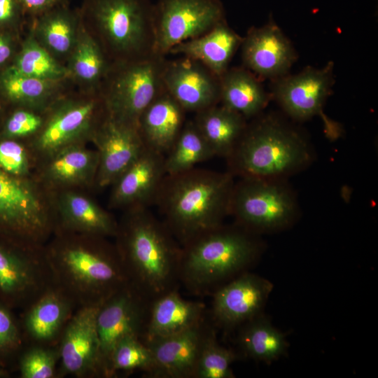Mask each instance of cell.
I'll list each match as a JSON object with an SVG mask.
<instances>
[{"label":"cell","mask_w":378,"mask_h":378,"mask_svg":"<svg viewBox=\"0 0 378 378\" xmlns=\"http://www.w3.org/2000/svg\"><path fill=\"white\" fill-rule=\"evenodd\" d=\"M115 237L131 287L150 301L177 288L181 246L148 207L128 209Z\"/></svg>","instance_id":"cell-1"},{"label":"cell","mask_w":378,"mask_h":378,"mask_svg":"<svg viewBox=\"0 0 378 378\" xmlns=\"http://www.w3.org/2000/svg\"><path fill=\"white\" fill-rule=\"evenodd\" d=\"M63 230L45 252L55 285L77 309L99 306L127 284L115 245L104 237Z\"/></svg>","instance_id":"cell-2"},{"label":"cell","mask_w":378,"mask_h":378,"mask_svg":"<svg viewBox=\"0 0 378 378\" xmlns=\"http://www.w3.org/2000/svg\"><path fill=\"white\" fill-rule=\"evenodd\" d=\"M234 177L196 167L165 176L153 204L181 246L223 224L230 215Z\"/></svg>","instance_id":"cell-3"},{"label":"cell","mask_w":378,"mask_h":378,"mask_svg":"<svg viewBox=\"0 0 378 378\" xmlns=\"http://www.w3.org/2000/svg\"><path fill=\"white\" fill-rule=\"evenodd\" d=\"M226 160L234 176L286 179L308 167L314 151L302 133L268 115L247 124Z\"/></svg>","instance_id":"cell-4"},{"label":"cell","mask_w":378,"mask_h":378,"mask_svg":"<svg viewBox=\"0 0 378 378\" xmlns=\"http://www.w3.org/2000/svg\"><path fill=\"white\" fill-rule=\"evenodd\" d=\"M251 233L223 224L181 246L179 283L193 295L212 294L256 257L259 246Z\"/></svg>","instance_id":"cell-5"},{"label":"cell","mask_w":378,"mask_h":378,"mask_svg":"<svg viewBox=\"0 0 378 378\" xmlns=\"http://www.w3.org/2000/svg\"><path fill=\"white\" fill-rule=\"evenodd\" d=\"M85 12L117 63L154 54V4L150 0H88Z\"/></svg>","instance_id":"cell-6"},{"label":"cell","mask_w":378,"mask_h":378,"mask_svg":"<svg viewBox=\"0 0 378 378\" xmlns=\"http://www.w3.org/2000/svg\"><path fill=\"white\" fill-rule=\"evenodd\" d=\"M298 211L297 197L286 179L245 177L234 183L230 215L252 232L284 228Z\"/></svg>","instance_id":"cell-7"},{"label":"cell","mask_w":378,"mask_h":378,"mask_svg":"<svg viewBox=\"0 0 378 378\" xmlns=\"http://www.w3.org/2000/svg\"><path fill=\"white\" fill-rule=\"evenodd\" d=\"M165 57L155 54L116 63L104 97L107 114L138 128L140 117L164 90L162 71Z\"/></svg>","instance_id":"cell-8"},{"label":"cell","mask_w":378,"mask_h":378,"mask_svg":"<svg viewBox=\"0 0 378 378\" xmlns=\"http://www.w3.org/2000/svg\"><path fill=\"white\" fill-rule=\"evenodd\" d=\"M54 281L45 248L0 237V303L24 310Z\"/></svg>","instance_id":"cell-9"},{"label":"cell","mask_w":378,"mask_h":378,"mask_svg":"<svg viewBox=\"0 0 378 378\" xmlns=\"http://www.w3.org/2000/svg\"><path fill=\"white\" fill-rule=\"evenodd\" d=\"M52 230L51 220L29 183L0 169V237L41 246Z\"/></svg>","instance_id":"cell-10"},{"label":"cell","mask_w":378,"mask_h":378,"mask_svg":"<svg viewBox=\"0 0 378 378\" xmlns=\"http://www.w3.org/2000/svg\"><path fill=\"white\" fill-rule=\"evenodd\" d=\"M220 0H158L154 4V54L204 34L225 20Z\"/></svg>","instance_id":"cell-11"},{"label":"cell","mask_w":378,"mask_h":378,"mask_svg":"<svg viewBox=\"0 0 378 378\" xmlns=\"http://www.w3.org/2000/svg\"><path fill=\"white\" fill-rule=\"evenodd\" d=\"M333 69L332 62L320 69L307 66L297 74L276 79L273 87L275 100L288 115L300 121L320 117L330 139L341 133L338 124L323 112L335 82Z\"/></svg>","instance_id":"cell-12"},{"label":"cell","mask_w":378,"mask_h":378,"mask_svg":"<svg viewBox=\"0 0 378 378\" xmlns=\"http://www.w3.org/2000/svg\"><path fill=\"white\" fill-rule=\"evenodd\" d=\"M150 302L127 284L99 305L96 320L104 377H110L115 346L127 337L142 339Z\"/></svg>","instance_id":"cell-13"},{"label":"cell","mask_w":378,"mask_h":378,"mask_svg":"<svg viewBox=\"0 0 378 378\" xmlns=\"http://www.w3.org/2000/svg\"><path fill=\"white\" fill-rule=\"evenodd\" d=\"M99 307H78L66 323L57 344L58 376L104 377L96 320Z\"/></svg>","instance_id":"cell-14"},{"label":"cell","mask_w":378,"mask_h":378,"mask_svg":"<svg viewBox=\"0 0 378 378\" xmlns=\"http://www.w3.org/2000/svg\"><path fill=\"white\" fill-rule=\"evenodd\" d=\"M273 285L267 279L242 272L213 293L211 316L215 323L232 328L258 316Z\"/></svg>","instance_id":"cell-15"},{"label":"cell","mask_w":378,"mask_h":378,"mask_svg":"<svg viewBox=\"0 0 378 378\" xmlns=\"http://www.w3.org/2000/svg\"><path fill=\"white\" fill-rule=\"evenodd\" d=\"M162 82L186 112L197 113L220 102V78L194 59H166Z\"/></svg>","instance_id":"cell-16"},{"label":"cell","mask_w":378,"mask_h":378,"mask_svg":"<svg viewBox=\"0 0 378 378\" xmlns=\"http://www.w3.org/2000/svg\"><path fill=\"white\" fill-rule=\"evenodd\" d=\"M240 48L246 69L265 78L276 80L286 76L297 59L290 41L273 21L251 27Z\"/></svg>","instance_id":"cell-17"},{"label":"cell","mask_w":378,"mask_h":378,"mask_svg":"<svg viewBox=\"0 0 378 378\" xmlns=\"http://www.w3.org/2000/svg\"><path fill=\"white\" fill-rule=\"evenodd\" d=\"M211 330L204 318L179 333L144 342L153 358V368L149 376L194 378L202 345Z\"/></svg>","instance_id":"cell-18"},{"label":"cell","mask_w":378,"mask_h":378,"mask_svg":"<svg viewBox=\"0 0 378 378\" xmlns=\"http://www.w3.org/2000/svg\"><path fill=\"white\" fill-rule=\"evenodd\" d=\"M95 139L99 148L97 178L101 187L113 184L146 146L137 127L107 113Z\"/></svg>","instance_id":"cell-19"},{"label":"cell","mask_w":378,"mask_h":378,"mask_svg":"<svg viewBox=\"0 0 378 378\" xmlns=\"http://www.w3.org/2000/svg\"><path fill=\"white\" fill-rule=\"evenodd\" d=\"M167 175L164 155L145 146L139 157L113 183V206L149 207Z\"/></svg>","instance_id":"cell-20"},{"label":"cell","mask_w":378,"mask_h":378,"mask_svg":"<svg viewBox=\"0 0 378 378\" xmlns=\"http://www.w3.org/2000/svg\"><path fill=\"white\" fill-rule=\"evenodd\" d=\"M77 309L74 302L55 285L24 309L20 320L26 342L57 345L61 335Z\"/></svg>","instance_id":"cell-21"},{"label":"cell","mask_w":378,"mask_h":378,"mask_svg":"<svg viewBox=\"0 0 378 378\" xmlns=\"http://www.w3.org/2000/svg\"><path fill=\"white\" fill-rule=\"evenodd\" d=\"M205 304L184 299L178 289L169 290L153 299L143 342L162 338L183 332L204 318Z\"/></svg>","instance_id":"cell-22"},{"label":"cell","mask_w":378,"mask_h":378,"mask_svg":"<svg viewBox=\"0 0 378 378\" xmlns=\"http://www.w3.org/2000/svg\"><path fill=\"white\" fill-rule=\"evenodd\" d=\"M243 37L223 20L204 34L183 41L169 54L181 55L199 62L218 78L229 69V64Z\"/></svg>","instance_id":"cell-23"},{"label":"cell","mask_w":378,"mask_h":378,"mask_svg":"<svg viewBox=\"0 0 378 378\" xmlns=\"http://www.w3.org/2000/svg\"><path fill=\"white\" fill-rule=\"evenodd\" d=\"M186 113L164 89L140 117L138 129L145 146L164 155L183 127Z\"/></svg>","instance_id":"cell-24"},{"label":"cell","mask_w":378,"mask_h":378,"mask_svg":"<svg viewBox=\"0 0 378 378\" xmlns=\"http://www.w3.org/2000/svg\"><path fill=\"white\" fill-rule=\"evenodd\" d=\"M94 100L71 102L56 110L37 140L39 149L56 153L71 146L90 127L96 108Z\"/></svg>","instance_id":"cell-25"},{"label":"cell","mask_w":378,"mask_h":378,"mask_svg":"<svg viewBox=\"0 0 378 378\" xmlns=\"http://www.w3.org/2000/svg\"><path fill=\"white\" fill-rule=\"evenodd\" d=\"M268 102L269 96L260 82L247 69H228L220 78L219 104L245 119L258 116Z\"/></svg>","instance_id":"cell-26"},{"label":"cell","mask_w":378,"mask_h":378,"mask_svg":"<svg viewBox=\"0 0 378 378\" xmlns=\"http://www.w3.org/2000/svg\"><path fill=\"white\" fill-rule=\"evenodd\" d=\"M192 120L215 157L225 159L235 148L247 126L246 119L219 104L195 113Z\"/></svg>","instance_id":"cell-27"},{"label":"cell","mask_w":378,"mask_h":378,"mask_svg":"<svg viewBox=\"0 0 378 378\" xmlns=\"http://www.w3.org/2000/svg\"><path fill=\"white\" fill-rule=\"evenodd\" d=\"M62 230L100 237L115 235L118 223L93 201L69 192L62 199Z\"/></svg>","instance_id":"cell-28"},{"label":"cell","mask_w":378,"mask_h":378,"mask_svg":"<svg viewBox=\"0 0 378 378\" xmlns=\"http://www.w3.org/2000/svg\"><path fill=\"white\" fill-rule=\"evenodd\" d=\"M238 343L248 357L270 363L286 353L285 335L260 314L244 323Z\"/></svg>","instance_id":"cell-29"},{"label":"cell","mask_w":378,"mask_h":378,"mask_svg":"<svg viewBox=\"0 0 378 378\" xmlns=\"http://www.w3.org/2000/svg\"><path fill=\"white\" fill-rule=\"evenodd\" d=\"M215 155L193 120L186 121L169 150L164 154L167 174H174L195 167Z\"/></svg>","instance_id":"cell-30"},{"label":"cell","mask_w":378,"mask_h":378,"mask_svg":"<svg viewBox=\"0 0 378 378\" xmlns=\"http://www.w3.org/2000/svg\"><path fill=\"white\" fill-rule=\"evenodd\" d=\"M78 16L64 5L41 15L36 30L44 46L57 55L71 52L78 34Z\"/></svg>","instance_id":"cell-31"},{"label":"cell","mask_w":378,"mask_h":378,"mask_svg":"<svg viewBox=\"0 0 378 378\" xmlns=\"http://www.w3.org/2000/svg\"><path fill=\"white\" fill-rule=\"evenodd\" d=\"M71 53L69 69L67 70L79 80L93 83L106 75L108 66L104 50L85 29L78 28Z\"/></svg>","instance_id":"cell-32"},{"label":"cell","mask_w":378,"mask_h":378,"mask_svg":"<svg viewBox=\"0 0 378 378\" xmlns=\"http://www.w3.org/2000/svg\"><path fill=\"white\" fill-rule=\"evenodd\" d=\"M8 69L22 76L53 82L68 74V70L32 37L24 42L13 65Z\"/></svg>","instance_id":"cell-33"},{"label":"cell","mask_w":378,"mask_h":378,"mask_svg":"<svg viewBox=\"0 0 378 378\" xmlns=\"http://www.w3.org/2000/svg\"><path fill=\"white\" fill-rule=\"evenodd\" d=\"M56 153L49 165L48 173L57 182H81L97 172L98 153L71 145Z\"/></svg>","instance_id":"cell-34"},{"label":"cell","mask_w":378,"mask_h":378,"mask_svg":"<svg viewBox=\"0 0 378 378\" xmlns=\"http://www.w3.org/2000/svg\"><path fill=\"white\" fill-rule=\"evenodd\" d=\"M237 358L233 351L218 342L212 329L202 345L194 378L234 377L231 365Z\"/></svg>","instance_id":"cell-35"},{"label":"cell","mask_w":378,"mask_h":378,"mask_svg":"<svg viewBox=\"0 0 378 378\" xmlns=\"http://www.w3.org/2000/svg\"><path fill=\"white\" fill-rule=\"evenodd\" d=\"M53 81L31 78L7 69L1 76L0 85L10 102L31 104L41 102L50 94Z\"/></svg>","instance_id":"cell-36"},{"label":"cell","mask_w":378,"mask_h":378,"mask_svg":"<svg viewBox=\"0 0 378 378\" xmlns=\"http://www.w3.org/2000/svg\"><path fill=\"white\" fill-rule=\"evenodd\" d=\"M153 368V358L150 349L138 337H127L121 340L112 351L110 377L118 371L144 370L148 374Z\"/></svg>","instance_id":"cell-37"},{"label":"cell","mask_w":378,"mask_h":378,"mask_svg":"<svg viewBox=\"0 0 378 378\" xmlns=\"http://www.w3.org/2000/svg\"><path fill=\"white\" fill-rule=\"evenodd\" d=\"M59 359L57 345L29 344L18 357L20 377L54 378L57 375Z\"/></svg>","instance_id":"cell-38"},{"label":"cell","mask_w":378,"mask_h":378,"mask_svg":"<svg viewBox=\"0 0 378 378\" xmlns=\"http://www.w3.org/2000/svg\"><path fill=\"white\" fill-rule=\"evenodd\" d=\"M25 342L20 321L13 309L0 303V363L5 367L18 358Z\"/></svg>","instance_id":"cell-39"},{"label":"cell","mask_w":378,"mask_h":378,"mask_svg":"<svg viewBox=\"0 0 378 378\" xmlns=\"http://www.w3.org/2000/svg\"><path fill=\"white\" fill-rule=\"evenodd\" d=\"M0 169L18 177H24L28 173L27 153L17 139L0 136Z\"/></svg>","instance_id":"cell-40"},{"label":"cell","mask_w":378,"mask_h":378,"mask_svg":"<svg viewBox=\"0 0 378 378\" xmlns=\"http://www.w3.org/2000/svg\"><path fill=\"white\" fill-rule=\"evenodd\" d=\"M41 118L26 110H16L5 120L0 136L17 139L34 133L40 129Z\"/></svg>","instance_id":"cell-41"},{"label":"cell","mask_w":378,"mask_h":378,"mask_svg":"<svg viewBox=\"0 0 378 378\" xmlns=\"http://www.w3.org/2000/svg\"><path fill=\"white\" fill-rule=\"evenodd\" d=\"M23 10L30 14L41 15L56 7L64 5L66 0H18Z\"/></svg>","instance_id":"cell-42"},{"label":"cell","mask_w":378,"mask_h":378,"mask_svg":"<svg viewBox=\"0 0 378 378\" xmlns=\"http://www.w3.org/2000/svg\"><path fill=\"white\" fill-rule=\"evenodd\" d=\"M23 10L18 0H0V26L13 22Z\"/></svg>","instance_id":"cell-43"},{"label":"cell","mask_w":378,"mask_h":378,"mask_svg":"<svg viewBox=\"0 0 378 378\" xmlns=\"http://www.w3.org/2000/svg\"><path fill=\"white\" fill-rule=\"evenodd\" d=\"M11 52L10 42L6 37L0 34V65L8 59Z\"/></svg>","instance_id":"cell-44"},{"label":"cell","mask_w":378,"mask_h":378,"mask_svg":"<svg viewBox=\"0 0 378 378\" xmlns=\"http://www.w3.org/2000/svg\"><path fill=\"white\" fill-rule=\"evenodd\" d=\"M9 374L5 367L0 363V378L8 377Z\"/></svg>","instance_id":"cell-45"}]
</instances>
